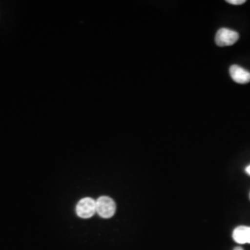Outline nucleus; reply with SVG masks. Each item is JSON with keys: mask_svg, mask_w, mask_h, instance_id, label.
Masks as SVG:
<instances>
[{"mask_svg": "<svg viewBox=\"0 0 250 250\" xmlns=\"http://www.w3.org/2000/svg\"><path fill=\"white\" fill-rule=\"evenodd\" d=\"M230 75L232 80L240 84H246L250 82V72L238 65L230 67Z\"/></svg>", "mask_w": 250, "mask_h": 250, "instance_id": "20e7f679", "label": "nucleus"}, {"mask_svg": "<svg viewBox=\"0 0 250 250\" xmlns=\"http://www.w3.org/2000/svg\"><path fill=\"white\" fill-rule=\"evenodd\" d=\"M246 172H247L249 175H250V165L246 168Z\"/></svg>", "mask_w": 250, "mask_h": 250, "instance_id": "0eeeda50", "label": "nucleus"}, {"mask_svg": "<svg viewBox=\"0 0 250 250\" xmlns=\"http://www.w3.org/2000/svg\"><path fill=\"white\" fill-rule=\"evenodd\" d=\"M97 213L103 219H109L116 212V203L109 197H100L96 200Z\"/></svg>", "mask_w": 250, "mask_h": 250, "instance_id": "f257e3e1", "label": "nucleus"}, {"mask_svg": "<svg viewBox=\"0 0 250 250\" xmlns=\"http://www.w3.org/2000/svg\"><path fill=\"white\" fill-rule=\"evenodd\" d=\"M97 213L96 200L91 197L81 199L76 206V214L82 219H89Z\"/></svg>", "mask_w": 250, "mask_h": 250, "instance_id": "7ed1b4c3", "label": "nucleus"}, {"mask_svg": "<svg viewBox=\"0 0 250 250\" xmlns=\"http://www.w3.org/2000/svg\"><path fill=\"white\" fill-rule=\"evenodd\" d=\"M227 3L232 5H242L246 3V1L245 0H227Z\"/></svg>", "mask_w": 250, "mask_h": 250, "instance_id": "423d86ee", "label": "nucleus"}, {"mask_svg": "<svg viewBox=\"0 0 250 250\" xmlns=\"http://www.w3.org/2000/svg\"><path fill=\"white\" fill-rule=\"evenodd\" d=\"M233 250H243V249L242 248H235Z\"/></svg>", "mask_w": 250, "mask_h": 250, "instance_id": "6e6552de", "label": "nucleus"}, {"mask_svg": "<svg viewBox=\"0 0 250 250\" xmlns=\"http://www.w3.org/2000/svg\"><path fill=\"white\" fill-rule=\"evenodd\" d=\"M238 39L239 34L237 32L228 28H222L216 34L215 43L219 46H228L235 44Z\"/></svg>", "mask_w": 250, "mask_h": 250, "instance_id": "f03ea898", "label": "nucleus"}, {"mask_svg": "<svg viewBox=\"0 0 250 250\" xmlns=\"http://www.w3.org/2000/svg\"><path fill=\"white\" fill-rule=\"evenodd\" d=\"M232 239L238 244H250V226H237L232 232Z\"/></svg>", "mask_w": 250, "mask_h": 250, "instance_id": "39448f33", "label": "nucleus"}]
</instances>
